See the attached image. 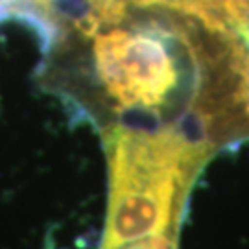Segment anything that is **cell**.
I'll return each instance as SVG.
<instances>
[{
    "instance_id": "5b68a950",
    "label": "cell",
    "mask_w": 249,
    "mask_h": 249,
    "mask_svg": "<svg viewBox=\"0 0 249 249\" xmlns=\"http://www.w3.org/2000/svg\"><path fill=\"white\" fill-rule=\"evenodd\" d=\"M236 34H238V39L242 41V45L246 46V50L249 52V17L238 24V28L234 30Z\"/></svg>"
},
{
    "instance_id": "277c9868",
    "label": "cell",
    "mask_w": 249,
    "mask_h": 249,
    "mask_svg": "<svg viewBox=\"0 0 249 249\" xmlns=\"http://www.w3.org/2000/svg\"><path fill=\"white\" fill-rule=\"evenodd\" d=\"M122 249H178V238L174 236H153L146 240L133 242Z\"/></svg>"
},
{
    "instance_id": "7a4b0ae2",
    "label": "cell",
    "mask_w": 249,
    "mask_h": 249,
    "mask_svg": "<svg viewBox=\"0 0 249 249\" xmlns=\"http://www.w3.org/2000/svg\"><path fill=\"white\" fill-rule=\"evenodd\" d=\"M90 37V74L106 106L151 118L187 107L197 124V107L214 55L207 53L209 50L187 30L172 34L155 24L109 26Z\"/></svg>"
},
{
    "instance_id": "6da1fadb",
    "label": "cell",
    "mask_w": 249,
    "mask_h": 249,
    "mask_svg": "<svg viewBox=\"0 0 249 249\" xmlns=\"http://www.w3.org/2000/svg\"><path fill=\"white\" fill-rule=\"evenodd\" d=\"M109 203L100 249L153 236L178 238L190 190L216 146L185 125L115 124L104 133Z\"/></svg>"
},
{
    "instance_id": "3957f363",
    "label": "cell",
    "mask_w": 249,
    "mask_h": 249,
    "mask_svg": "<svg viewBox=\"0 0 249 249\" xmlns=\"http://www.w3.org/2000/svg\"><path fill=\"white\" fill-rule=\"evenodd\" d=\"M159 8L174 9L223 36H234L238 24L249 17V0H160Z\"/></svg>"
}]
</instances>
